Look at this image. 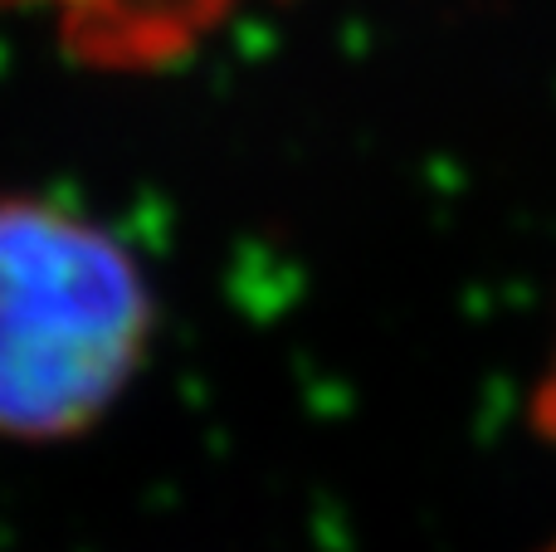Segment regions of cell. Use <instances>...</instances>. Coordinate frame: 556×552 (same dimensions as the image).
<instances>
[{
  "label": "cell",
  "instance_id": "1",
  "mask_svg": "<svg viewBox=\"0 0 556 552\" xmlns=\"http://www.w3.org/2000/svg\"><path fill=\"white\" fill-rule=\"evenodd\" d=\"M147 333L152 293L113 235L45 201H0V436L93 426Z\"/></svg>",
  "mask_w": 556,
  "mask_h": 552
},
{
  "label": "cell",
  "instance_id": "2",
  "mask_svg": "<svg viewBox=\"0 0 556 552\" xmlns=\"http://www.w3.org/2000/svg\"><path fill=\"white\" fill-rule=\"evenodd\" d=\"M64 45L88 64L142 68L186 54L235 0H45Z\"/></svg>",
  "mask_w": 556,
  "mask_h": 552
},
{
  "label": "cell",
  "instance_id": "3",
  "mask_svg": "<svg viewBox=\"0 0 556 552\" xmlns=\"http://www.w3.org/2000/svg\"><path fill=\"white\" fill-rule=\"evenodd\" d=\"M532 421H538V430L556 446V352H552L547 377H542V387H538V401H532Z\"/></svg>",
  "mask_w": 556,
  "mask_h": 552
},
{
  "label": "cell",
  "instance_id": "4",
  "mask_svg": "<svg viewBox=\"0 0 556 552\" xmlns=\"http://www.w3.org/2000/svg\"><path fill=\"white\" fill-rule=\"evenodd\" d=\"M542 552H556V543H547V548H542Z\"/></svg>",
  "mask_w": 556,
  "mask_h": 552
}]
</instances>
